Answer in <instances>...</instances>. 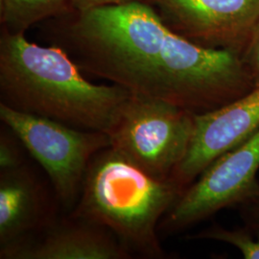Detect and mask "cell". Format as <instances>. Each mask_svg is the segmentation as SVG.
<instances>
[{
  "label": "cell",
  "instance_id": "7",
  "mask_svg": "<svg viewBox=\"0 0 259 259\" xmlns=\"http://www.w3.org/2000/svg\"><path fill=\"white\" fill-rule=\"evenodd\" d=\"M172 31L204 48L242 58L259 19V0H148Z\"/></svg>",
  "mask_w": 259,
  "mask_h": 259
},
{
  "label": "cell",
  "instance_id": "4",
  "mask_svg": "<svg viewBox=\"0 0 259 259\" xmlns=\"http://www.w3.org/2000/svg\"><path fill=\"white\" fill-rule=\"evenodd\" d=\"M195 117L171 103L131 93L109 134L111 147L149 175L169 180L190 147Z\"/></svg>",
  "mask_w": 259,
  "mask_h": 259
},
{
  "label": "cell",
  "instance_id": "3",
  "mask_svg": "<svg viewBox=\"0 0 259 259\" xmlns=\"http://www.w3.org/2000/svg\"><path fill=\"white\" fill-rule=\"evenodd\" d=\"M182 194L173 182L149 175L110 146L93 157L69 213L111 231L132 255L164 258L158 225Z\"/></svg>",
  "mask_w": 259,
  "mask_h": 259
},
{
  "label": "cell",
  "instance_id": "6",
  "mask_svg": "<svg viewBox=\"0 0 259 259\" xmlns=\"http://www.w3.org/2000/svg\"><path fill=\"white\" fill-rule=\"evenodd\" d=\"M259 130L207 167L164 215L158 232L174 234L225 208L252 202L259 190Z\"/></svg>",
  "mask_w": 259,
  "mask_h": 259
},
{
  "label": "cell",
  "instance_id": "2",
  "mask_svg": "<svg viewBox=\"0 0 259 259\" xmlns=\"http://www.w3.org/2000/svg\"><path fill=\"white\" fill-rule=\"evenodd\" d=\"M130 94L89 81L60 47L0 29V103L11 109L109 135Z\"/></svg>",
  "mask_w": 259,
  "mask_h": 259
},
{
  "label": "cell",
  "instance_id": "8",
  "mask_svg": "<svg viewBox=\"0 0 259 259\" xmlns=\"http://www.w3.org/2000/svg\"><path fill=\"white\" fill-rule=\"evenodd\" d=\"M258 130L259 87L222 108L196 114L190 147L169 180L184 192L218 157Z\"/></svg>",
  "mask_w": 259,
  "mask_h": 259
},
{
  "label": "cell",
  "instance_id": "9",
  "mask_svg": "<svg viewBox=\"0 0 259 259\" xmlns=\"http://www.w3.org/2000/svg\"><path fill=\"white\" fill-rule=\"evenodd\" d=\"M62 212L52 185L29 161L0 170V253L42 231Z\"/></svg>",
  "mask_w": 259,
  "mask_h": 259
},
{
  "label": "cell",
  "instance_id": "16",
  "mask_svg": "<svg viewBox=\"0 0 259 259\" xmlns=\"http://www.w3.org/2000/svg\"><path fill=\"white\" fill-rule=\"evenodd\" d=\"M242 217L245 222L259 228V203L251 202L242 205Z\"/></svg>",
  "mask_w": 259,
  "mask_h": 259
},
{
  "label": "cell",
  "instance_id": "15",
  "mask_svg": "<svg viewBox=\"0 0 259 259\" xmlns=\"http://www.w3.org/2000/svg\"><path fill=\"white\" fill-rule=\"evenodd\" d=\"M148 0H71L72 11H88L107 6H117L133 2H147Z\"/></svg>",
  "mask_w": 259,
  "mask_h": 259
},
{
  "label": "cell",
  "instance_id": "14",
  "mask_svg": "<svg viewBox=\"0 0 259 259\" xmlns=\"http://www.w3.org/2000/svg\"><path fill=\"white\" fill-rule=\"evenodd\" d=\"M242 59L250 71L255 87H259V19Z\"/></svg>",
  "mask_w": 259,
  "mask_h": 259
},
{
  "label": "cell",
  "instance_id": "17",
  "mask_svg": "<svg viewBox=\"0 0 259 259\" xmlns=\"http://www.w3.org/2000/svg\"><path fill=\"white\" fill-rule=\"evenodd\" d=\"M252 202H255V203H259V190L258 192L256 193V196H255V198H254V200L252 201ZM251 203V202H250Z\"/></svg>",
  "mask_w": 259,
  "mask_h": 259
},
{
  "label": "cell",
  "instance_id": "10",
  "mask_svg": "<svg viewBox=\"0 0 259 259\" xmlns=\"http://www.w3.org/2000/svg\"><path fill=\"white\" fill-rule=\"evenodd\" d=\"M1 259H129L132 253L108 229L61 213L46 229L0 253Z\"/></svg>",
  "mask_w": 259,
  "mask_h": 259
},
{
  "label": "cell",
  "instance_id": "1",
  "mask_svg": "<svg viewBox=\"0 0 259 259\" xmlns=\"http://www.w3.org/2000/svg\"><path fill=\"white\" fill-rule=\"evenodd\" d=\"M39 32L83 73L196 114L222 108L255 88L240 56L178 35L147 2L71 11L41 22Z\"/></svg>",
  "mask_w": 259,
  "mask_h": 259
},
{
  "label": "cell",
  "instance_id": "11",
  "mask_svg": "<svg viewBox=\"0 0 259 259\" xmlns=\"http://www.w3.org/2000/svg\"><path fill=\"white\" fill-rule=\"evenodd\" d=\"M71 11V0H0V26L11 34H25L37 23Z\"/></svg>",
  "mask_w": 259,
  "mask_h": 259
},
{
  "label": "cell",
  "instance_id": "12",
  "mask_svg": "<svg viewBox=\"0 0 259 259\" xmlns=\"http://www.w3.org/2000/svg\"><path fill=\"white\" fill-rule=\"evenodd\" d=\"M190 240H213L223 242L236 248L246 259H259V228L246 223L245 227L226 229L213 225L203 231L186 236Z\"/></svg>",
  "mask_w": 259,
  "mask_h": 259
},
{
  "label": "cell",
  "instance_id": "13",
  "mask_svg": "<svg viewBox=\"0 0 259 259\" xmlns=\"http://www.w3.org/2000/svg\"><path fill=\"white\" fill-rule=\"evenodd\" d=\"M29 153L17 135L2 124L0 130V170L22 166L28 162Z\"/></svg>",
  "mask_w": 259,
  "mask_h": 259
},
{
  "label": "cell",
  "instance_id": "5",
  "mask_svg": "<svg viewBox=\"0 0 259 259\" xmlns=\"http://www.w3.org/2000/svg\"><path fill=\"white\" fill-rule=\"evenodd\" d=\"M0 120L42 168L63 212L74 209L93 157L111 146L109 135L15 111L0 103Z\"/></svg>",
  "mask_w": 259,
  "mask_h": 259
}]
</instances>
